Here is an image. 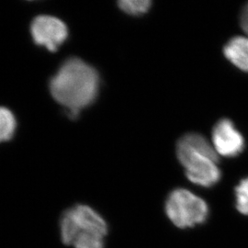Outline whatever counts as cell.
<instances>
[{"label":"cell","instance_id":"1","mask_svg":"<svg viewBox=\"0 0 248 248\" xmlns=\"http://www.w3.org/2000/svg\"><path fill=\"white\" fill-rule=\"evenodd\" d=\"M99 85L98 71L84 60L73 57L62 62L50 80L49 89L53 99L75 117L96 100Z\"/></svg>","mask_w":248,"mask_h":248},{"label":"cell","instance_id":"2","mask_svg":"<svg viewBox=\"0 0 248 248\" xmlns=\"http://www.w3.org/2000/svg\"><path fill=\"white\" fill-rule=\"evenodd\" d=\"M177 158L189 181L203 187L216 185L222 173L218 167V154L213 143L199 133H187L177 145Z\"/></svg>","mask_w":248,"mask_h":248},{"label":"cell","instance_id":"3","mask_svg":"<svg viewBox=\"0 0 248 248\" xmlns=\"http://www.w3.org/2000/svg\"><path fill=\"white\" fill-rule=\"evenodd\" d=\"M108 232L105 219L89 205L77 204L60 218L61 240L74 248H105Z\"/></svg>","mask_w":248,"mask_h":248},{"label":"cell","instance_id":"4","mask_svg":"<svg viewBox=\"0 0 248 248\" xmlns=\"http://www.w3.org/2000/svg\"><path fill=\"white\" fill-rule=\"evenodd\" d=\"M165 210L169 220L181 229L202 224L209 216L207 202L185 188H177L169 194Z\"/></svg>","mask_w":248,"mask_h":248},{"label":"cell","instance_id":"5","mask_svg":"<svg viewBox=\"0 0 248 248\" xmlns=\"http://www.w3.org/2000/svg\"><path fill=\"white\" fill-rule=\"evenodd\" d=\"M31 34L36 45L55 52L68 38V28L61 18L39 15L31 24Z\"/></svg>","mask_w":248,"mask_h":248},{"label":"cell","instance_id":"6","mask_svg":"<svg viewBox=\"0 0 248 248\" xmlns=\"http://www.w3.org/2000/svg\"><path fill=\"white\" fill-rule=\"evenodd\" d=\"M212 140L217 154L224 157H235L245 149L243 135L228 119H222L215 124Z\"/></svg>","mask_w":248,"mask_h":248},{"label":"cell","instance_id":"7","mask_svg":"<svg viewBox=\"0 0 248 248\" xmlns=\"http://www.w3.org/2000/svg\"><path fill=\"white\" fill-rule=\"evenodd\" d=\"M224 56L240 70L248 73V37L232 38L223 48Z\"/></svg>","mask_w":248,"mask_h":248},{"label":"cell","instance_id":"8","mask_svg":"<svg viewBox=\"0 0 248 248\" xmlns=\"http://www.w3.org/2000/svg\"><path fill=\"white\" fill-rule=\"evenodd\" d=\"M17 129L14 113L6 107L0 106V143L12 139Z\"/></svg>","mask_w":248,"mask_h":248},{"label":"cell","instance_id":"9","mask_svg":"<svg viewBox=\"0 0 248 248\" xmlns=\"http://www.w3.org/2000/svg\"><path fill=\"white\" fill-rule=\"evenodd\" d=\"M149 0H122L118 2L119 8L124 13L131 16H141L145 14L151 8Z\"/></svg>","mask_w":248,"mask_h":248},{"label":"cell","instance_id":"10","mask_svg":"<svg viewBox=\"0 0 248 248\" xmlns=\"http://www.w3.org/2000/svg\"><path fill=\"white\" fill-rule=\"evenodd\" d=\"M234 193L237 211L243 215H248V177L240 181Z\"/></svg>","mask_w":248,"mask_h":248},{"label":"cell","instance_id":"11","mask_svg":"<svg viewBox=\"0 0 248 248\" xmlns=\"http://www.w3.org/2000/svg\"><path fill=\"white\" fill-rule=\"evenodd\" d=\"M240 23L243 31L246 32L248 37V3L243 8L241 16H240Z\"/></svg>","mask_w":248,"mask_h":248}]
</instances>
